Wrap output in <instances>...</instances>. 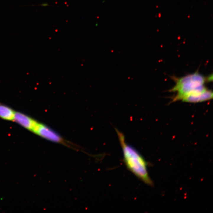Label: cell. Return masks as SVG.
I'll return each instance as SVG.
<instances>
[{"label":"cell","mask_w":213,"mask_h":213,"mask_svg":"<svg viewBox=\"0 0 213 213\" xmlns=\"http://www.w3.org/2000/svg\"><path fill=\"white\" fill-rule=\"evenodd\" d=\"M116 130L127 169L147 185L153 186V182L148 172V162L135 148L126 143L124 135L118 129Z\"/></svg>","instance_id":"1"},{"label":"cell","mask_w":213,"mask_h":213,"mask_svg":"<svg viewBox=\"0 0 213 213\" xmlns=\"http://www.w3.org/2000/svg\"><path fill=\"white\" fill-rule=\"evenodd\" d=\"M175 82V86L169 90V92L176 93L172 99V102L181 101L183 97L189 95H195L201 93L208 89L205 86L207 82L212 81V75L210 77H206L196 71L177 78L173 77Z\"/></svg>","instance_id":"2"},{"label":"cell","mask_w":213,"mask_h":213,"mask_svg":"<svg viewBox=\"0 0 213 213\" xmlns=\"http://www.w3.org/2000/svg\"><path fill=\"white\" fill-rule=\"evenodd\" d=\"M33 132L48 141L58 143L74 150H78L77 146L62 137L60 134L43 123H38Z\"/></svg>","instance_id":"3"},{"label":"cell","mask_w":213,"mask_h":213,"mask_svg":"<svg viewBox=\"0 0 213 213\" xmlns=\"http://www.w3.org/2000/svg\"><path fill=\"white\" fill-rule=\"evenodd\" d=\"M13 121L30 131H33L38 122L23 113L15 112Z\"/></svg>","instance_id":"4"},{"label":"cell","mask_w":213,"mask_h":213,"mask_svg":"<svg viewBox=\"0 0 213 213\" xmlns=\"http://www.w3.org/2000/svg\"><path fill=\"white\" fill-rule=\"evenodd\" d=\"M213 96L212 90L208 89L201 93L186 96L183 97L181 101L187 103H200L212 99Z\"/></svg>","instance_id":"5"},{"label":"cell","mask_w":213,"mask_h":213,"mask_svg":"<svg viewBox=\"0 0 213 213\" xmlns=\"http://www.w3.org/2000/svg\"><path fill=\"white\" fill-rule=\"evenodd\" d=\"M15 111L10 107L0 103V118L9 121H13Z\"/></svg>","instance_id":"6"},{"label":"cell","mask_w":213,"mask_h":213,"mask_svg":"<svg viewBox=\"0 0 213 213\" xmlns=\"http://www.w3.org/2000/svg\"><path fill=\"white\" fill-rule=\"evenodd\" d=\"M42 6H47V5L46 4H42Z\"/></svg>","instance_id":"7"}]
</instances>
